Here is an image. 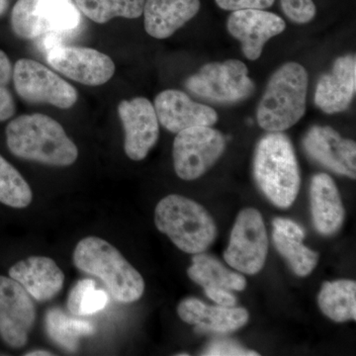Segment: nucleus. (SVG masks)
<instances>
[{
    "label": "nucleus",
    "mask_w": 356,
    "mask_h": 356,
    "mask_svg": "<svg viewBox=\"0 0 356 356\" xmlns=\"http://www.w3.org/2000/svg\"><path fill=\"white\" fill-rule=\"evenodd\" d=\"M9 3H10V0H0V16L6 13Z\"/></svg>",
    "instance_id": "37"
},
{
    "label": "nucleus",
    "mask_w": 356,
    "mask_h": 356,
    "mask_svg": "<svg viewBox=\"0 0 356 356\" xmlns=\"http://www.w3.org/2000/svg\"><path fill=\"white\" fill-rule=\"evenodd\" d=\"M273 238L276 250L286 259L296 275L305 277L317 266L320 257L318 252L307 248L301 241L286 238L274 229Z\"/></svg>",
    "instance_id": "28"
},
{
    "label": "nucleus",
    "mask_w": 356,
    "mask_h": 356,
    "mask_svg": "<svg viewBox=\"0 0 356 356\" xmlns=\"http://www.w3.org/2000/svg\"><path fill=\"white\" fill-rule=\"evenodd\" d=\"M227 28L241 42L243 55L255 60L261 57L266 42L284 31L286 23L280 16L264 9H243L231 13Z\"/></svg>",
    "instance_id": "14"
},
{
    "label": "nucleus",
    "mask_w": 356,
    "mask_h": 356,
    "mask_svg": "<svg viewBox=\"0 0 356 356\" xmlns=\"http://www.w3.org/2000/svg\"><path fill=\"white\" fill-rule=\"evenodd\" d=\"M6 143L17 158L51 166H70L79 149L55 119L44 114L21 115L7 125Z\"/></svg>",
    "instance_id": "1"
},
{
    "label": "nucleus",
    "mask_w": 356,
    "mask_h": 356,
    "mask_svg": "<svg viewBox=\"0 0 356 356\" xmlns=\"http://www.w3.org/2000/svg\"><path fill=\"white\" fill-rule=\"evenodd\" d=\"M154 110L159 122L172 133L199 126L215 125L218 114L212 107L192 100L184 91L168 89L156 96Z\"/></svg>",
    "instance_id": "16"
},
{
    "label": "nucleus",
    "mask_w": 356,
    "mask_h": 356,
    "mask_svg": "<svg viewBox=\"0 0 356 356\" xmlns=\"http://www.w3.org/2000/svg\"><path fill=\"white\" fill-rule=\"evenodd\" d=\"M81 13L74 0H18L11 13V27L20 39L60 36L79 27Z\"/></svg>",
    "instance_id": "6"
},
{
    "label": "nucleus",
    "mask_w": 356,
    "mask_h": 356,
    "mask_svg": "<svg viewBox=\"0 0 356 356\" xmlns=\"http://www.w3.org/2000/svg\"><path fill=\"white\" fill-rule=\"evenodd\" d=\"M273 226L274 231L278 232L286 238H293V240L302 242L306 236L305 229L291 220L276 218L273 221Z\"/></svg>",
    "instance_id": "32"
},
{
    "label": "nucleus",
    "mask_w": 356,
    "mask_h": 356,
    "mask_svg": "<svg viewBox=\"0 0 356 356\" xmlns=\"http://www.w3.org/2000/svg\"><path fill=\"white\" fill-rule=\"evenodd\" d=\"M13 70L8 56L0 50V86L7 88L13 79Z\"/></svg>",
    "instance_id": "35"
},
{
    "label": "nucleus",
    "mask_w": 356,
    "mask_h": 356,
    "mask_svg": "<svg viewBox=\"0 0 356 356\" xmlns=\"http://www.w3.org/2000/svg\"><path fill=\"white\" fill-rule=\"evenodd\" d=\"M200 7V0H145V30L154 38H168L195 17Z\"/></svg>",
    "instance_id": "19"
},
{
    "label": "nucleus",
    "mask_w": 356,
    "mask_h": 356,
    "mask_svg": "<svg viewBox=\"0 0 356 356\" xmlns=\"http://www.w3.org/2000/svg\"><path fill=\"white\" fill-rule=\"evenodd\" d=\"M35 318L31 296L17 281L0 275V337L4 343L13 348H23Z\"/></svg>",
    "instance_id": "12"
},
{
    "label": "nucleus",
    "mask_w": 356,
    "mask_h": 356,
    "mask_svg": "<svg viewBox=\"0 0 356 356\" xmlns=\"http://www.w3.org/2000/svg\"><path fill=\"white\" fill-rule=\"evenodd\" d=\"M118 114L125 131L126 154L133 161H143L159 140V122L154 105L145 97L123 100Z\"/></svg>",
    "instance_id": "13"
},
{
    "label": "nucleus",
    "mask_w": 356,
    "mask_h": 356,
    "mask_svg": "<svg viewBox=\"0 0 356 356\" xmlns=\"http://www.w3.org/2000/svg\"><path fill=\"white\" fill-rule=\"evenodd\" d=\"M202 355L206 356H257L259 353L254 350H248L240 344L229 339H222L210 343L203 351Z\"/></svg>",
    "instance_id": "30"
},
{
    "label": "nucleus",
    "mask_w": 356,
    "mask_h": 356,
    "mask_svg": "<svg viewBox=\"0 0 356 356\" xmlns=\"http://www.w3.org/2000/svg\"><path fill=\"white\" fill-rule=\"evenodd\" d=\"M17 95L31 104H50L69 109L77 102V91L50 69L30 58H20L13 69Z\"/></svg>",
    "instance_id": "9"
},
{
    "label": "nucleus",
    "mask_w": 356,
    "mask_h": 356,
    "mask_svg": "<svg viewBox=\"0 0 356 356\" xmlns=\"http://www.w3.org/2000/svg\"><path fill=\"white\" fill-rule=\"evenodd\" d=\"M268 252L266 225L261 213L254 208L241 211L232 229L225 261L240 273H259Z\"/></svg>",
    "instance_id": "10"
},
{
    "label": "nucleus",
    "mask_w": 356,
    "mask_h": 356,
    "mask_svg": "<svg viewBox=\"0 0 356 356\" xmlns=\"http://www.w3.org/2000/svg\"><path fill=\"white\" fill-rule=\"evenodd\" d=\"M187 274L192 281L204 288L243 291L247 286V280L242 274L229 271L215 257L202 252L194 255Z\"/></svg>",
    "instance_id": "22"
},
{
    "label": "nucleus",
    "mask_w": 356,
    "mask_h": 356,
    "mask_svg": "<svg viewBox=\"0 0 356 356\" xmlns=\"http://www.w3.org/2000/svg\"><path fill=\"white\" fill-rule=\"evenodd\" d=\"M31 187L10 163L0 154V202L9 207H28L32 202Z\"/></svg>",
    "instance_id": "26"
},
{
    "label": "nucleus",
    "mask_w": 356,
    "mask_h": 356,
    "mask_svg": "<svg viewBox=\"0 0 356 356\" xmlns=\"http://www.w3.org/2000/svg\"><path fill=\"white\" fill-rule=\"evenodd\" d=\"M46 331L51 341L60 348L69 351H76L79 339L95 334V327L88 321L70 318L60 309L53 308L47 312Z\"/></svg>",
    "instance_id": "24"
},
{
    "label": "nucleus",
    "mask_w": 356,
    "mask_h": 356,
    "mask_svg": "<svg viewBox=\"0 0 356 356\" xmlns=\"http://www.w3.org/2000/svg\"><path fill=\"white\" fill-rule=\"evenodd\" d=\"M74 264L79 270L99 278L121 303H133L145 292L144 278L111 243L88 236L77 243Z\"/></svg>",
    "instance_id": "3"
},
{
    "label": "nucleus",
    "mask_w": 356,
    "mask_h": 356,
    "mask_svg": "<svg viewBox=\"0 0 356 356\" xmlns=\"http://www.w3.org/2000/svg\"><path fill=\"white\" fill-rule=\"evenodd\" d=\"M355 91L356 58L344 56L334 62L331 72L318 79L315 103L325 113H339L350 106Z\"/></svg>",
    "instance_id": "17"
},
{
    "label": "nucleus",
    "mask_w": 356,
    "mask_h": 356,
    "mask_svg": "<svg viewBox=\"0 0 356 356\" xmlns=\"http://www.w3.org/2000/svg\"><path fill=\"white\" fill-rule=\"evenodd\" d=\"M47 60L63 76L84 86H102L114 76L113 60L95 49L60 43L47 51Z\"/></svg>",
    "instance_id": "11"
},
{
    "label": "nucleus",
    "mask_w": 356,
    "mask_h": 356,
    "mask_svg": "<svg viewBox=\"0 0 356 356\" xmlns=\"http://www.w3.org/2000/svg\"><path fill=\"white\" fill-rule=\"evenodd\" d=\"M185 86L194 95L218 103L243 102L255 90L247 65L238 60L205 65Z\"/></svg>",
    "instance_id": "7"
},
{
    "label": "nucleus",
    "mask_w": 356,
    "mask_h": 356,
    "mask_svg": "<svg viewBox=\"0 0 356 356\" xmlns=\"http://www.w3.org/2000/svg\"><path fill=\"white\" fill-rule=\"evenodd\" d=\"M205 294L220 306L234 307L236 303V297L224 288H205Z\"/></svg>",
    "instance_id": "34"
},
{
    "label": "nucleus",
    "mask_w": 356,
    "mask_h": 356,
    "mask_svg": "<svg viewBox=\"0 0 356 356\" xmlns=\"http://www.w3.org/2000/svg\"><path fill=\"white\" fill-rule=\"evenodd\" d=\"M254 173L267 199L281 209L291 207L299 193V165L291 140L281 132L264 136L255 149Z\"/></svg>",
    "instance_id": "2"
},
{
    "label": "nucleus",
    "mask_w": 356,
    "mask_h": 356,
    "mask_svg": "<svg viewBox=\"0 0 356 356\" xmlns=\"http://www.w3.org/2000/svg\"><path fill=\"white\" fill-rule=\"evenodd\" d=\"M308 74L303 65L287 63L271 76L257 107L259 125L282 132L298 123L306 112Z\"/></svg>",
    "instance_id": "4"
},
{
    "label": "nucleus",
    "mask_w": 356,
    "mask_h": 356,
    "mask_svg": "<svg viewBox=\"0 0 356 356\" xmlns=\"http://www.w3.org/2000/svg\"><path fill=\"white\" fill-rule=\"evenodd\" d=\"M179 318L198 329L228 334L247 324L248 312L243 308L208 306L196 298L182 300L177 306Z\"/></svg>",
    "instance_id": "20"
},
{
    "label": "nucleus",
    "mask_w": 356,
    "mask_h": 356,
    "mask_svg": "<svg viewBox=\"0 0 356 356\" xmlns=\"http://www.w3.org/2000/svg\"><path fill=\"white\" fill-rule=\"evenodd\" d=\"M318 302L323 313L334 322L355 321V281L337 280L324 283L318 294Z\"/></svg>",
    "instance_id": "23"
},
{
    "label": "nucleus",
    "mask_w": 356,
    "mask_h": 356,
    "mask_svg": "<svg viewBox=\"0 0 356 356\" xmlns=\"http://www.w3.org/2000/svg\"><path fill=\"white\" fill-rule=\"evenodd\" d=\"M303 147L314 161L339 175L355 179L356 145L343 139L329 126H314L306 134Z\"/></svg>",
    "instance_id": "15"
},
{
    "label": "nucleus",
    "mask_w": 356,
    "mask_h": 356,
    "mask_svg": "<svg viewBox=\"0 0 356 356\" xmlns=\"http://www.w3.org/2000/svg\"><path fill=\"white\" fill-rule=\"evenodd\" d=\"M109 297L104 290L97 289L92 280H81L72 288L67 298V309L72 315L90 316L102 311L108 304Z\"/></svg>",
    "instance_id": "27"
},
{
    "label": "nucleus",
    "mask_w": 356,
    "mask_h": 356,
    "mask_svg": "<svg viewBox=\"0 0 356 356\" xmlns=\"http://www.w3.org/2000/svg\"><path fill=\"white\" fill-rule=\"evenodd\" d=\"M15 110V102L10 91L4 86H0V122L10 119Z\"/></svg>",
    "instance_id": "33"
},
{
    "label": "nucleus",
    "mask_w": 356,
    "mask_h": 356,
    "mask_svg": "<svg viewBox=\"0 0 356 356\" xmlns=\"http://www.w3.org/2000/svg\"><path fill=\"white\" fill-rule=\"evenodd\" d=\"M280 4L285 15L298 24L310 22L317 13L313 0H280Z\"/></svg>",
    "instance_id": "29"
},
{
    "label": "nucleus",
    "mask_w": 356,
    "mask_h": 356,
    "mask_svg": "<svg viewBox=\"0 0 356 356\" xmlns=\"http://www.w3.org/2000/svg\"><path fill=\"white\" fill-rule=\"evenodd\" d=\"M312 219L323 236H332L343 226L344 208L334 179L325 173H318L311 180Z\"/></svg>",
    "instance_id": "21"
},
{
    "label": "nucleus",
    "mask_w": 356,
    "mask_h": 356,
    "mask_svg": "<svg viewBox=\"0 0 356 356\" xmlns=\"http://www.w3.org/2000/svg\"><path fill=\"white\" fill-rule=\"evenodd\" d=\"M154 222L182 252L196 254L205 252L217 238V226L202 205L172 194L161 199L154 211Z\"/></svg>",
    "instance_id": "5"
},
{
    "label": "nucleus",
    "mask_w": 356,
    "mask_h": 356,
    "mask_svg": "<svg viewBox=\"0 0 356 356\" xmlns=\"http://www.w3.org/2000/svg\"><path fill=\"white\" fill-rule=\"evenodd\" d=\"M9 277L17 281L28 294L39 302L55 298L64 287L65 274L54 259L30 257L9 269Z\"/></svg>",
    "instance_id": "18"
},
{
    "label": "nucleus",
    "mask_w": 356,
    "mask_h": 356,
    "mask_svg": "<svg viewBox=\"0 0 356 356\" xmlns=\"http://www.w3.org/2000/svg\"><path fill=\"white\" fill-rule=\"evenodd\" d=\"M222 10L236 11L243 9H266L273 6L275 0H215Z\"/></svg>",
    "instance_id": "31"
},
{
    "label": "nucleus",
    "mask_w": 356,
    "mask_h": 356,
    "mask_svg": "<svg viewBox=\"0 0 356 356\" xmlns=\"http://www.w3.org/2000/svg\"><path fill=\"white\" fill-rule=\"evenodd\" d=\"M27 356H46V355H54L50 351L47 350H32L29 353H25Z\"/></svg>",
    "instance_id": "36"
},
{
    "label": "nucleus",
    "mask_w": 356,
    "mask_h": 356,
    "mask_svg": "<svg viewBox=\"0 0 356 356\" xmlns=\"http://www.w3.org/2000/svg\"><path fill=\"white\" fill-rule=\"evenodd\" d=\"M226 149V139L219 131L199 126L177 133L173 142V163L177 177L194 180L208 172Z\"/></svg>",
    "instance_id": "8"
},
{
    "label": "nucleus",
    "mask_w": 356,
    "mask_h": 356,
    "mask_svg": "<svg viewBox=\"0 0 356 356\" xmlns=\"http://www.w3.org/2000/svg\"><path fill=\"white\" fill-rule=\"evenodd\" d=\"M84 16L98 24L116 17L136 19L144 11L145 0H74Z\"/></svg>",
    "instance_id": "25"
}]
</instances>
